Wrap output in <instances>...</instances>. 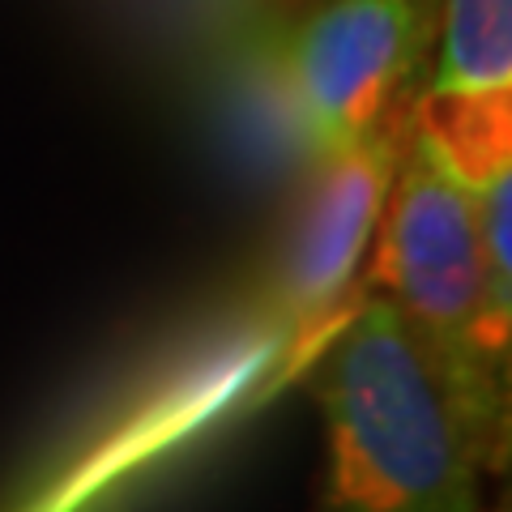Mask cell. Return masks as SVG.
Returning <instances> with one entry per match:
<instances>
[{"label":"cell","instance_id":"6da1fadb","mask_svg":"<svg viewBox=\"0 0 512 512\" xmlns=\"http://www.w3.org/2000/svg\"><path fill=\"white\" fill-rule=\"evenodd\" d=\"M325 419L320 512H483L504 466L508 384L448 359L384 295L363 291L316 367Z\"/></svg>","mask_w":512,"mask_h":512},{"label":"cell","instance_id":"7a4b0ae2","mask_svg":"<svg viewBox=\"0 0 512 512\" xmlns=\"http://www.w3.org/2000/svg\"><path fill=\"white\" fill-rule=\"evenodd\" d=\"M367 252L363 291L384 295L448 359L508 384L512 329L491 312L474 184L414 124L397 150Z\"/></svg>","mask_w":512,"mask_h":512},{"label":"cell","instance_id":"3957f363","mask_svg":"<svg viewBox=\"0 0 512 512\" xmlns=\"http://www.w3.org/2000/svg\"><path fill=\"white\" fill-rule=\"evenodd\" d=\"M440 0H316L278 43L274 69L312 154L410 120Z\"/></svg>","mask_w":512,"mask_h":512},{"label":"cell","instance_id":"277c9868","mask_svg":"<svg viewBox=\"0 0 512 512\" xmlns=\"http://www.w3.org/2000/svg\"><path fill=\"white\" fill-rule=\"evenodd\" d=\"M406 128L410 120L308 158L274 269L278 308L299 329V346H316L350 308L346 295L372 248Z\"/></svg>","mask_w":512,"mask_h":512},{"label":"cell","instance_id":"5b68a950","mask_svg":"<svg viewBox=\"0 0 512 512\" xmlns=\"http://www.w3.org/2000/svg\"><path fill=\"white\" fill-rule=\"evenodd\" d=\"M410 124L466 184L512 167V0H440Z\"/></svg>","mask_w":512,"mask_h":512}]
</instances>
